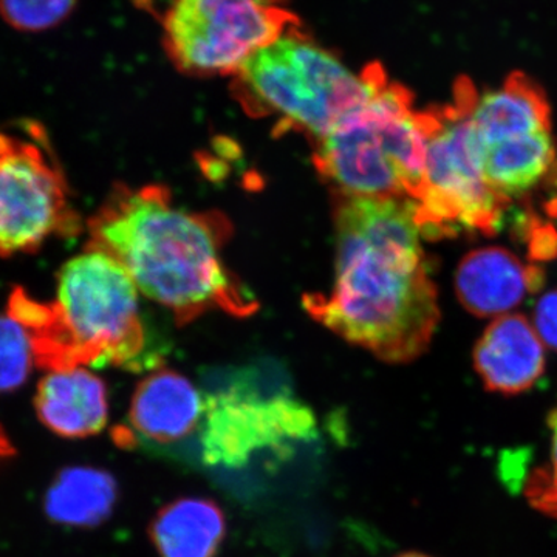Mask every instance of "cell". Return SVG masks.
<instances>
[{
	"instance_id": "obj_1",
	"label": "cell",
	"mask_w": 557,
	"mask_h": 557,
	"mask_svg": "<svg viewBox=\"0 0 557 557\" xmlns=\"http://www.w3.org/2000/svg\"><path fill=\"white\" fill-rule=\"evenodd\" d=\"M335 281L304 298L314 321L381 361L403 364L431 346L438 293L421 247L416 201L338 196Z\"/></svg>"
},
{
	"instance_id": "obj_2",
	"label": "cell",
	"mask_w": 557,
	"mask_h": 557,
	"mask_svg": "<svg viewBox=\"0 0 557 557\" xmlns=\"http://www.w3.org/2000/svg\"><path fill=\"white\" fill-rule=\"evenodd\" d=\"M87 247L120 262L146 298L188 324L211 310L245 318L258 300L226 269L231 225L220 212L177 207L159 185L115 186L89 220Z\"/></svg>"
},
{
	"instance_id": "obj_3",
	"label": "cell",
	"mask_w": 557,
	"mask_h": 557,
	"mask_svg": "<svg viewBox=\"0 0 557 557\" xmlns=\"http://www.w3.org/2000/svg\"><path fill=\"white\" fill-rule=\"evenodd\" d=\"M7 314L27 330L36 366L49 372L87 366L137 370L146 362L137 285L100 249L87 247L62 267L51 302L14 288Z\"/></svg>"
},
{
	"instance_id": "obj_4",
	"label": "cell",
	"mask_w": 557,
	"mask_h": 557,
	"mask_svg": "<svg viewBox=\"0 0 557 557\" xmlns=\"http://www.w3.org/2000/svg\"><path fill=\"white\" fill-rule=\"evenodd\" d=\"M357 108L314 143V166L336 196L417 201L426 168L429 112L379 64Z\"/></svg>"
},
{
	"instance_id": "obj_5",
	"label": "cell",
	"mask_w": 557,
	"mask_h": 557,
	"mask_svg": "<svg viewBox=\"0 0 557 557\" xmlns=\"http://www.w3.org/2000/svg\"><path fill=\"white\" fill-rule=\"evenodd\" d=\"M233 78L236 100L249 115L274 116L282 129L302 132L314 143L357 108L369 87L366 69L351 72L298 22L252 54Z\"/></svg>"
},
{
	"instance_id": "obj_6",
	"label": "cell",
	"mask_w": 557,
	"mask_h": 557,
	"mask_svg": "<svg viewBox=\"0 0 557 557\" xmlns=\"http://www.w3.org/2000/svg\"><path fill=\"white\" fill-rule=\"evenodd\" d=\"M475 89L460 84L453 104L429 112L426 168L416 220L426 237L480 233L494 236L509 200L490 188L482 146L469 120Z\"/></svg>"
},
{
	"instance_id": "obj_7",
	"label": "cell",
	"mask_w": 557,
	"mask_h": 557,
	"mask_svg": "<svg viewBox=\"0 0 557 557\" xmlns=\"http://www.w3.org/2000/svg\"><path fill=\"white\" fill-rule=\"evenodd\" d=\"M81 219L49 135L36 121L0 132V256L38 251L51 237L79 234Z\"/></svg>"
},
{
	"instance_id": "obj_8",
	"label": "cell",
	"mask_w": 557,
	"mask_h": 557,
	"mask_svg": "<svg viewBox=\"0 0 557 557\" xmlns=\"http://www.w3.org/2000/svg\"><path fill=\"white\" fill-rule=\"evenodd\" d=\"M298 20L288 0H170L163 44L186 75H236Z\"/></svg>"
},
{
	"instance_id": "obj_9",
	"label": "cell",
	"mask_w": 557,
	"mask_h": 557,
	"mask_svg": "<svg viewBox=\"0 0 557 557\" xmlns=\"http://www.w3.org/2000/svg\"><path fill=\"white\" fill-rule=\"evenodd\" d=\"M314 434L317 418L299 399L228 388L205 398L201 458L209 467L242 468L255 454L285 453Z\"/></svg>"
},
{
	"instance_id": "obj_10",
	"label": "cell",
	"mask_w": 557,
	"mask_h": 557,
	"mask_svg": "<svg viewBox=\"0 0 557 557\" xmlns=\"http://www.w3.org/2000/svg\"><path fill=\"white\" fill-rule=\"evenodd\" d=\"M205 398L182 373L157 370L139 381L126 426L116 428L120 446H171L201 426Z\"/></svg>"
},
{
	"instance_id": "obj_11",
	"label": "cell",
	"mask_w": 557,
	"mask_h": 557,
	"mask_svg": "<svg viewBox=\"0 0 557 557\" xmlns=\"http://www.w3.org/2000/svg\"><path fill=\"white\" fill-rule=\"evenodd\" d=\"M472 364L487 392L512 397L536 386L544 375L545 344L523 314H505L475 343Z\"/></svg>"
},
{
	"instance_id": "obj_12",
	"label": "cell",
	"mask_w": 557,
	"mask_h": 557,
	"mask_svg": "<svg viewBox=\"0 0 557 557\" xmlns=\"http://www.w3.org/2000/svg\"><path fill=\"white\" fill-rule=\"evenodd\" d=\"M456 293L461 306L479 318H498L518 309L544 284V271L527 265L504 247L478 248L458 263Z\"/></svg>"
},
{
	"instance_id": "obj_13",
	"label": "cell",
	"mask_w": 557,
	"mask_h": 557,
	"mask_svg": "<svg viewBox=\"0 0 557 557\" xmlns=\"http://www.w3.org/2000/svg\"><path fill=\"white\" fill-rule=\"evenodd\" d=\"M35 409L40 423L62 438L94 437L108 424V388L86 368L53 370L40 380Z\"/></svg>"
},
{
	"instance_id": "obj_14",
	"label": "cell",
	"mask_w": 557,
	"mask_h": 557,
	"mask_svg": "<svg viewBox=\"0 0 557 557\" xmlns=\"http://www.w3.org/2000/svg\"><path fill=\"white\" fill-rule=\"evenodd\" d=\"M480 145L552 131V108L545 91L525 75H511L502 86L479 94L469 109Z\"/></svg>"
},
{
	"instance_id": "obj_15",
	"label": "cell",
	"mask_w": 557,
	"mask_h": 557,
	"mask_svg": "<svg viewBox=\"0 0 557 557\" xmlns=\"http://www.w3.org/2000/svg\"><path fill=\"white\" fill-rule=\"evenodd\" d=\"M226 536L222 508L208 497H180L153 516L149 537L160 557H214Z\"/></svg>"
},
{
	"instance_id": "obj_16",
	"label": "cell",
	"mask_w": 557,
	"mask_h": 557,
	"mask_svg": "<svg viewBox=\"0 0 557 557\" xmlns=\"http://www.w3.org/2000/svg\"><path fill=\"white\" fill-rule=\"evenodd\" d=\"M556 164L557 146L552 131L482 146L483 177L491 189L508 200L542 185Z\"/></svg>"
},
{
	"instance_id": "obj_17",
	"label": "cell",
	"mask_w": 557,
	"mask_h": 557,
	"mask_svg": "<svg viewBox=\"0 0 557 557\" xmlns=\"http://www.w3.org/2000/svg\"><path fill=\"white\" fill-rule=\"evenodd\" d=\"M119 500V483L100 468L62 469L44 497V509L53 522L76 528L101 525Z\"/></svg>"
},
{
	"instance_id": "obj_18",
	"label": "cell",
	"mask_w": 557,
	"mask_h": 557,
	"mask_svg": "<svg viewBox=\"0 0 557 557\" xmlns=\"http://www.w3.org/2000/svg\"><path fill=\"white\" fill-rule=\"evenodd\" d=\"M36 364L30 336L20 322L0 317V394L17 391Z\"/></svg>"
},
{
	"instance_id": "obj_19",
	"label": "cell",
	"mask_w": 557,
	"mask_h": 557,
	"mask_svg": "<svg viewBox=\"0 0 557 557\" xmlns=\"http://www.w3.org/2000/svg\"><path fill=\"white\" fill-rule=\"evenodd\" d=\"M78 0H0V16L14 30L38 33L67 20Z\"/></svg>"
},
{
	"instance_id": "obj_20",
	"label": "cell",
	"mask_w": 557,
	"mask_h": 557,
	"mask_svg": "<svg viewBox=\"0 0 557 557\" xmlns=\"http://www.w3.org/2000/svg\"><path fill=\"white\" fill-rule=\"evenodd\" d=\"M547 424L552 437L549 463L531 472L525 483V496L531 507L557 519V408L549 412Z\"/></svg>"
},
{
	"instance_id": "obj_21",
	"label": "cell",
	"mask_w": 557,
	"mask_h": 557,
	"mask_svg": "<svg viewBox=\"0 0 557 557\" xmlns=\"http://www.w3.org/2000/svg\"><path fill=\"white\" fill-rule=\"evenodd\" d=\"M533 325L542 343L557 350V288L537 300Z\"/></svg>"
},
{
	"instance_id": "obj_22",
	"label": "cell",
	"mask_w": 557,
	"mask_h": 557,
	"mask_svg": "<svg viewBox=\"0 0 557 557\" xmlns=\"http://www.w3.org/2000/svg\"><path fill=\"white\" fill-rule=\"evenodd\" d=\"M13 454V449H11V443L7 435L3 434L2 429H0V457H9Z\"/></svg>"
},
{
	"instance_id": "obj_23",
	"label": "cell",
	"mask_w": 557,
	"mask_h": 557,
	"mask_svg": "<svg viewBox=\"0 0 557 557\" xmlns=\"http://www.w3.org/2000/svg\"><path fill=\"white\" fill-rule=\"evenodd\" d=\"M395 557H431V556H426V555H421V553H403V555H398V556H395Z\"/></svg>"
}]
</instances>
